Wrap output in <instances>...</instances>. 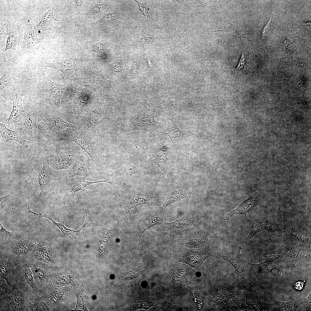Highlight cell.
Returning a JSON list of instances; mask_svg holds the SVG:
<instances>
[{
  "label": "cell",
  "instance_id": "1",
  "mask_svg": "<svg viewBox=\"0 0 311 311\" xmlns=\"http://www.w3.org/2000/svg\"><path fill=\"white\" fill-rule=\"evenodd\" d=\"M0 279V311H29L30 297L34 291L31 287L17 280L9 285Z\"/></svg>",
  "mask_w": 311,
  "mask_h": 311
},
{
  "label": "cell",
  "instance_id": "2",
  "mask_svg": "<svg viewBox=\"0 0 311 311\" xmlns=\"http://www.w3.org/2000/svg\"><path fill=\"white\" fill-rule=\"evenodd\" d=\"M219 244V239L215 238L210 244L201 248L190 249L181 247L177 252L175 259L179 262L185 263L196 270H200L205 259L212 256V253L217 249Z\"/></svg>",
  "mask_w": 311,
  "mask_h": 311
},
{
  "label": "cell",
  "instance_id": "3",
  "mask_svg": "<svg viewBox=\"0 0 311 311\" xmlns=\"http://www.w3.org/2000/svg\"><path fill=\"white\" fill-rule=\"evenodd\" d=\"M155 186L154 183L143 179L136 183L128 191L126 211L136 212L142 208L152 196Z\"/></svg>",
  "mask_w": 311,
  "mask_h": 311
},
{
  "label": "cell",
  "instance_id": "4",
  "mask_svg": "<svg viewBox=\"0 0 311 311\" xmlns=\"http://www.w3.org/2000/svg\"><path fill=\"white\" fill-rule=\"evenodd\" d=\"M43 122L47 133L52 139L57 141L68 139L77 129V126L65 122L57 112L50 114Z\"/></svg>",
  "mask_w": 311,
  "mask_h": 311
},
{
  "label": "cell",
  "instance_id": "5",
  "mask_svg": "<svg viewBox=\"0 0 311 311\" xmlns=\"http://www.w3.org/2000/svg\"><path fill=\"white\" fill-rule=\"evenodd\" d=\"M40 158L43 164L38 176L40 191L36 200L39 202H41L47 194L51 193L53 194L57 181V176L51 168L48 158L43 156Z\"/></svg>",
  "mask_w": 311,
  "mask_h": 311
},
{
  "label": "cell",
  "instance_id": "6",
  "mask_svg": "<svg viewBox=\"0 0 311 311\" xmlns=\"http://www.w3.org/2000/svg\"><path fill=\"white\" fill-rule=\"evenodd\" d=\"M35 283L39 294L48 287L51 282L52 270L50 265L34 259L30 257Z\"/></svg>",
  "mask_w": 311,
  "mask_h": 311
},
{
  "label": "cell",
  "instance_id": "7",
  "mask_svg": "<svg viewBox=\"0 0 311 311\" xmlns=\"http://www.w3.org/2000/svg\"><path fill=\"white\" fill-rule=\"evenodd\" d=\"M182 237V244L194 248L207 245L214 238L208 232L196 227L190 228Z\"/></svg>",
  "mask_w": 311,
  "mask_h": 311
},
{
  "label": "cell",
  "instance_id": "8",
  "mask_svg": "<svg viewBox=\"0 0 311 311\" xmlns=\"http://www.w3.org/2000/svg\"><path fill=\"white\" fill-rule=\"evenodd\" d=\"M12 257L16 280L28 285L33 290L38 293V289L34 280L30 259L29 258L23 259Z\"/></svg>",
  "mask_w": 311,
  "mask_h": 311
},
{
  "label": "cell",
  "instance_id": "9",
  "mask_svg": "<svg viewBox=\"0 0 311 311\" xmlns=\"http://www.w3.org/2000/svg\"><path fill=\"white\" fill-rule=\"evenodd\" d=\"M39 241L29 236L20 238L11 243L7 248L9 252L5 253L15 257L26 259L31 256Z\"/></svg>",
  "mask_w": 311,
  "mask_h": 311
},
{
  "label": "cell",
  "instance_id": "10",
  "mask_svg": "<svg viewBox=\"0 0 311 311\" xmlns=\"http://www.w3.org/2000/svg\"><path fill=\"white\" fill-rule=\"evenodd\" d=\"M166 101L161 102L151 107H146L141 111L133 119L131 126L135 129L145 131L151 130L162 123L154 119L155 113L160 105Z\"/></svg>",
  "mask_w": 311,
  "mask_h": 311
},
{
  "label": "cell",
  "instance_id": "11",
  "mask_svg": "<svg viewBox=\"0 0 311 311\" xmlns=\"http://www.w3.org/2000/svg\"><path fill=\"white\" fill-rule=\"evenodd\" d=\"M75 58L72 57L62 59L58 57L52 60L39 64V67H49L57 69L63 73L71 81L78 79V76L75 67Z\"/></svg>",
  "mask_w": 311,
  "mask_h": 311
},
{
  "label": "cell",
  "instance_id": "12",
  "mask_svg": "<svg viewBox=\"0 0 311 311\" xmlns=\"http://www.w3.org/2000/svg\"><path fill=\"white\" fill-rule=\"evenodd\" d=\"M196 218L186 213L179 218L171 222H162L160 225L162 230L172 235L181 236L197 221Z\"/></svg>",
  "mask_w": 311,
  "mask_h": 311
},
{
  "label": "cell",
  "instance_id": "13",
  "mask_svg": "<svg viewBox=\"0 0 311 311\" xmlns=\"http://www.w3.org/2000/svg\"><path fill=\"white\" fill-rule=\"evenodd\" d=\"M266 194L263 191H255L236 208L227 213L224 216L223 220H227L235 214L244 215L246 217L247 214L255 207L266 200Z\"/></svg>",
  "mask_w": 311,
  "mask_h": 311
},
{
  "label": "cell",
  "instance_id": "14",
  "mask_svg": "<svg viewBox=\"0 0 311 311\" xmlns=\"http://www.w3.org/2000/svg\"><path fill=\"white\" fill-rule=\"evenodd\" d=\"M70 138L89 155L92 164L97 165V152L91 137L84 131L77 129L71 134Z\"/></svg>",
  "mask_w": 311,
  "mask_h": 311
},
{
  "label": "cell",
  "instance_id": "15",
  "mask_svg": "<svg viewBox=\"0 0 311 311\" xmlns=\"http://www.w3.org/2000/svg\"><path fill=\"white\" fill-rule=\"evenodd\" d=\"M114 181L109 179L95 181H89L86 180L83 176H76L72 178L70 182L67 185L66 192L69 197L73 206L81 210L77 206L74 198L75 193L79 191H86L85 188L90 184L98 183L105 182L110 184H113Z\"/></svg>",
  "mask_w": 311,
  "mask_h": 311
},
{
  "label": "cell",
  "instance_id": "16",
  "mask_svg": "<svg viewBox=\"0 0 311 311\" xmlns=\"http://www.w3.org/2000/svg\"><path fill=\"white\" fill-rule=\"evenodd\" d=\"M70 94L65 92V97L69 105V113L75 117L81 112L87 105L89 98V94L83 91L73 92Z\"/></svg>",
  "mask_w": 311,
  "mask_h": 311
},
{
  "label": "cell",
  "instance_id": "17",
  "mask_svg": "<svg viewBox=\"0 0 311 311\" xmlns=\"http://www.w3.org/2000/svg\"><path fill=\"white\" fill-rule=\"evenodd\" d=\"M47 80L49 100L52 104L60 108L61 98L65 89L66 83L61 85L59 77L56 75H49Z\"/></svg>",
  "mask_w": 311,
  "mask_h": 311
},
{
  "label": "cell",
  "instance_id": "18",
  "mask_svg": "<svg viewBox=\"0 0 311 311\" xmlns=\"http://www.w3.org/2000/svg\"><path fill=\"white\" fill-rule=\"evenodd\" d=\"M11 100L13 103L12 109L5 124L8 126L14 124L15 130H18L22 128L23 118L26 112L23 109L22 99L19 94H15Z\"/></svg>",
  "mask_w": 311,
  "mask_h": 311
},
{
  "label": "cell",
  "instance_id": "19",
  "mask_svg": "<svg viewBox=\"0 0 311 311\" xmlns=\"http://www.w3.org/2000/svg\"><path fill=\"white\" fill-rule=\"evenodd\" d=\"M189 196L187 190L181 185L175 184L164 192L161 197L160 203L164 207L163 215L166 208L169 204L176 201L189 197Z\"/></svg>",
  "mask_w": 311,
  "mask_h": 311
},
{
  "label": "cell",
  "instance_id": "20",
  "mask_svg": "<svg viewBox=\"0 0 311 311\" xmlns=\"http://www.w3.org/2000/svg\"><path fill=\"white\" fill-rule=\"evenodd\" d=\"M164 207L159 205L153 212L147 217L139 220L137 224L140 241L141 237L144 232L148 230L149 231L152 227L158 225H160L163 222V217L161 214Z\"/></svg>",
  "mask_w": 311,
  "mask_h": 311
},
{
  "label": "cell",
  "instance_id": "21",
  "mask_svg": "<svg viewBox=\"0 0 311 311\" xmlns=\"http://www.w3.org/2000/svg\"><path fill=\"white\" fill-rule=\"evenodd\" d=\"M170 149L165 146H160L151 148L149 152L152 155L149 160L153 162L160 168L162 175L167 173L170 171L168 167L167 159Z\"/></svg>",
  "mask_w": 311,
  "mask_h": 311
},
{
  "label": "cell",
  "instance_id": "22",
  "mask_svg": "<svg viewBox=\"0 0 311 311\" xmlns=\"http://www.w3.org/2000/svg\"><path fill=\"white\" fill-rule=\"evenodd\" d=\"M35 260L51 265L55 261L54 253L48 244L39 241L30 256Z\"/></svg>",
  "mask_w": 311,
  "mask_h": 311
},
{
  "label": "cell",
  "instance_id": "23",
  "mask_svg": "<svg viewBox=\"0 0 311 311\" xmlns=\"http://www.w3.org/2000/svg\"><path fill=\"white\" fill-rule=\"evenodd\" d=\"M14 265L12 257L1 253L0 278L5 280L10 285L16 280L14 275Z\"/></svg>",
  "mask_w": 311,
  "mask_h": 311
},
{
  "label": "cell",
  "instance_id": "24",
  "mask_svg": "<svg viewBox=\"0 0 311 311\" xmlns=\"http://www.w3.org/2000/svg\"><path fill=\"white\" fill-rule=\"evenodd\" d=\"M282 261L287 263L299 262L308 263L311 262V249H303L292 246L285 256Z\"/></svg>",
  "mask_w": 311,
  "mask_h": 311
},
{
  "label": "cell",
  "instance_id": "25",
  "mask_svg": "<svg viewBox=\"0 0 311 311\" xmlns=\"http://www.w3.org/2000/svg\"><path fill=\"white\" fill-rule=\"evenodd\" d=\"M53 7H49V10L39 16L38 23L35 26L33 29L38 34H41L48 30H52L54 28L58 20L54 18L53 14Z\"/></svg>",
  "mask_w": 311,
  "mask_h": 311
},
{
  "label": "cell",
  "instance_id": "26",
  "mask_svg": "<svg viewBox=\"0 0 311 311\" xmlns=\"http://www.w3.org/2000/svg\"><path fill=\"white\" fill-rule=\"evenodd\" d=\"M16 84L5 69L0 80L1 100L11 99L15 94Z\"/></svg>",
  "mask_w": 311,
  "mask_h": 311
},
{
  "label": "cell",
  "instance_id": "27",
  "mask_svg": "<svg viewBox=\"0 0 311 311\" xmlns=\"http://www.w3.org/2000/svg\"><path fill=\"white\" fill-rule=\"evenodd\" d=\"M91 167L89 162L83 156H78L73 166L69 170L68 175L70 178L76 176H88L90 175Z\"/></svg>",
  "mask_w": 311,
  "mask_h": 311
},
{
  "label": "cell",
  "instance_id": "28",
  "mask_svg": "<svg viewBox=\"0 0 311 311\" xmlns=\"http://www.w3.org/2000/svg\"><path fill=\"white\" fill-rule=\"evenodd\" d=\"M5 125V124L0 123L1 143L2 145H5L9 141H14L19 143L23 146L28 147L30 144L34 143L23 139L17 130H10L6 127Z\"/></svg>",
  "mask_w": 311,
  "mask_h": 311
},
{
  "label": "cell",
  "instance_id": "29",
  "mask_svg": "<svg viewBox=\"0 0 311 311\" xmlns=\"http://www.w3.org/2000/svg\"><path fill=\"white\" fill-rule=\"evenodd\" d=\"M44 39L43 38L38 39L36 37L32 24H28L25 29L24 38L20 48L21 52L23 54L29 53L35 45L42 42Z\"/></svg>",
  "mask_w": 311,
  "mask_h": 311
},
{
  "label": "cell",
  "instance_id": "30",
  "mask_svg": "<svg viewBox=\"0 0 311 311\" xmlns=\"http://www.w3.org/2000/svg\"><path fill=\"white\" fill-rule=\"evenodd\" d=\"M170 119L172 122V125L169 131L163 132L157 131L154 132H160L165 134L170 138L171 142L174 143L183 142L191 135L190 131L183 130L179 128L175 118L173 117Z\"/></svg>",
  "mask_w": 311,
  "mask_h": 311
},
{
  "label": "cell",
  "instance_id": "31",
  "mask_svg": "<svg viewBox=\"0 0 311 311\" xmlns=\"http://www.w3.org/2000/svg\"><path fill=\"white\" fill-rule=\"evenodd\" d=\"M74 157L70 152H62L52 155L50 159L54 169L60 170L69 168L72 164Z\"/></svg>",
  "mask_w": 311,
  "mask_h": 311
},
{
  "label": "cell",
  "instance_id": "32",
  "mask_svg": "<svg viewBox=\"0 0 311 311\" xmlns=\"http://www.w3.org/2000/svg\"><path fill=\"white\" fill-rule=\"evenodd\" d=\"M84 79L86 82L96 83L105 88L111 87V82L100 71L92 68H87L84 71Z\"/></svg>",
  "mask_w": 311,
  "mask_h": 311
},
{
  "label": "cell",
  "instance_id": "33",
  "mask_svg": "<svg viewBox=\"0 0 311 311\" xmlns=\"http://www.w3.org/2000/svg\"><path fill=\"white\" fill-rule=\"evenodd\" d=\"M29 213L33 214L35 218L37 219H40L43 217H45L50 220L52 223L57 226L62 232V237L63 238H68L71 239H75V238L80 234L81 230L83 228L82 227L78 230H74L67 228L64 225V221H62L60 223H57L52 218L51 214L47 215L35 213L31 210L29 211Z\"/></svg>",
  "mask_w": 311,
  "mask_h": 311
},
{
  "label": "cell",
  "instance_id": "34",
  "mask_svg": "<svg viewBox=\"0 0 311 311\" xmlns=\"http://www.w3.org/2000/svg\"><path fill=\"white\" fill-rule=\"evenodd\" d=\"M26 130L33 133L43 134L47 133L45 128L43 122L26 112L23 120L22 127Z\"/></svg>",
  "mask_w": 311,
  "mask_h": 311
},
{
  "label": "cell",
  "instance_id": "35",
  "mask_svg": "<svg viewBox=\"0 0 311 311\" xmlns=\"http://www.w3.org/2000/svg\"><path fill=\"white\" fill-rule=\"evenodd\" d=\"M241 248L239 247L238 253H220L219 255L224 260L230 262L238 273H242L245 271L244 266L248 263L243 258L241 253Z\"/></svg>",
  "mask_w": 311,
  "mask_h": 311
},
{
  "label": "cell",
  "instance_id": "36",
  "mask_svg": "<svg viewBox=\"0 0 311 311\" xmlns=\"http://www.w3.org/2000/svg\"><path fill=\"white\" fill-rule=\"evenodd\" d=\"M102 113L98 108L95 109L89 113L83 121V126L87 130L94 129L100 123L102 117Z\"/></svg>",
  "mask_w": 311,
  "mask_h": 311
},
{
  "label": "cell",
  "instance_id": "37",
  "mask_svg": "<svg viewBox=\"0 0 311 311\" xmlns=\"http://www.w3.org/2000/svg\"><path fill=\"white\" fill-rule=\"evenodd\" d=\"M259 271L266 270L271 276L282 278L284 272L282 267L275 262H266L265 261L258 264H255Z\"/></svg>",
  "mask_w": 311,
  "mask_h": 311
},
{
  "label": "cell",
  "instance_id": "38",
  "mask_svg": "<svg viewBox=\"0 0 311 311\" xmlns=\"http://www.w3.org/2000/svg\"><path fill=\"white\" fill-rule=\"evenodd\" d=\"M291 245L286 247L281 246L277 249L272 251H265V255L266 262H275L278 263L282 261L285 256L291 248Z\"/></svg>",
  "mask_w": 311,
  "mask_h": 311
},
{
  "label": "cell",
  "instance_id": "39",
  "mask_svg": "<svg viewBox=\"0 0 311 311\" xmlns=\"http://www.w3.org/2000/svg\"><path fill=\"white\" fill-rule=\"evenodd\" d=\"M283 232L289 233L296 238L299 242L298 247L303 249L310 248L311 238L304 235L293 228L283 225Z\"/></svg>",
  "mask_w": 311,
  "mask_h": 311
},
{
  "label": "cell",
  "instance_id": "40",
  "mask_svg": "<svg viewBox=\"0 0 311 311\" xmlns=\"http://www.w3.org/2000/svg\"><path fill=\"white\" fill-rule=\"evenodd\" d=\"M29 311H49L50 309L43 301L41 296L33 291L31 293L29 301Z\"/></svg>",
  "mask_w": 311,
  "mask_h": 311
},
{
  "label": "cell",
  "instance_id": "41",
  "mask_svg": "<svg viewBox=\"0 0 311 311\" xmlns=\"http://www.w3.org/2000/svg\"><path fill=\"white\" fill-rule=\"evenodd\" d=\"M5 25L6 27V31L4 34H1V35L7 36L8 37L6 46L3 52L10 49L15 50L18 41L17 36L10 24L5 23Z\"/></svg>",
  "mask_w": 311,
  "mask_h": 311
},
{
  "label": "cell",
  "instance_id": "42",
  "mask_svg": "<svg viewBox=\"0 0 311 311\" xmlns=\"http://www.w3.org/2000/svg\"><path fill=\"white\" fill-rule=\"evenodd\" d=\"M257 219L264 230L266 229L270 231L273 235L275 236L283 232V225L276 224L271 220L265 217H261Z\"/></svg>",
  "mask_w": 311,
  "mask_h": 311
},
{
  "label": "cell",
  "instance_id": "43",
  "mask_svg": "<svg viewBox=\"0 0 311 311\" xmlns=\"http://www.w3.org/2000/svg\"><path fill=\"white\" fill-rule=\"evenodd\" d=\"M270 299L276 304L282 311H295L301 304L304 303L303 299L294 298L288 302L279 301L271 297Z\"/></svg>",
  "mask_w": 311,
  "mask_h": 311
},
{
  "label": "cell",
  "instance_id": "44",
  "mask_svg": "<svg viewBox=\"0 0 311 311\" xmlns=\"http://www.w3.org/2000/svg\"><path fill=\"white\" fill-rule=\"evenodd\" d=\"M82 1L80 0L68 1L67 2L64 9L67 10L71 14H79L81 13Z\"/></svg>",
  "mask_w": 311,
  "mask_h": 311
},
{
  "label": "cell",
  "instance_id": "45",
  "mask_svg": "<svg viewBox=\"0 0 311 311\" xmlns=\"http://www.w3.org/2000/svg\"><path fill=\"white\" fill-rule=\"evenodd\" d=\"M1 242H6L9 239H16L19 236V235L16 232H11L7 230L0 223Z\"/></svg>",
  "mask_w": 311,
  "mask_h": 311
},
{
  "label": "cell",
  "instance_id": "46",
  "mask_svg": "<svg viewBox=\"0 0 311 311\" xmlns=\"http://www.w3.org/2000/svg\"><path fill=\"white\" fill-rule=\"evenodd\" d=\"M152 39L150 36L147 35H142L136 36L135 39L132 43L128 46L142 47L151 41Z\"/></svg>",
  "mask_w": 311,
  "mask_h": 311
},
{
  "label": "cell",
  "instance_id": "47",
  "mask_svg": "<svg viewBox=\"0 0 311 311\" xmlns=\"http://www.w3.org/2000/svg\"><path fill=\"white\" fill-rule=\"evenodd\" d=\"M264 230L261 224L257 219L254 220L250 231L247 236L245 237V239L249 240L259 232Z\"/></svg>",
  "mask_w": 311,
  "mask_h": 311
},
{
  "label": "cell",
  "instance_id": "48",
  "mask_svg": "<svg viewBox=\"0 0 311 311\" xmlns=\"http://www.w3.org/2000/svg\"><path fill=\"white\" fill-rule=\"evenodd\" d=\"M116 18L115 14H111L105 15L103 18L96 22V24L102 26H105L114 22Z\"/></svg>",
  "mask_w": 311,
  "mask_h": 311
},
{
  "label": "cell",
  "instance_id": "49",
  "mask_svg": "<svg viewBox=\"0 0 311 311\" xmlns=\"http://www.w3.org/2000/svg\"><path fill=\"white\" fill-rule=\"evenodd\" d=\"M140 70L139 63L137 61L133 62L131 68V75L132 78L134 79L138 75Z\"/></svg>",
  "mask_w": 311,
  "mask_h": 311
},
{
  "label": "cell",
  "instance_id": "50",
  "mask_svg": "<svg viewBox=\"0 0 311 311\" xmlns=\"http://www.w3.org/2000/svg\"><path fill=\"white\" fill-rule=\"evenodd\" d=\"M86 213V217L85 223L83 227H88L93 224V221L91 218V214L88 209H85L84 210Z\"/></svg>",
  "mask_w": 311,
  "mask_h": 311
},
{
  "label": "cell",
  "instance_id": "51",
  "mask_svg": "<svg viewBox=\"0 0 311 311\" xmlns=\"http://www.w3.org/2000/svg\"><path fill=\"white\" fill-rule=\"evenodd\" d=\"M109 67L111 69L115 72L120 73L124 72L121 64L119 63H113L109 65Z\"/></svg>",
  "mask_w": 311,
  "mask_h": 311
},
{
  "label": "cell",
  "instance_id": "52",
  "mask_svg": "<svg viewBox=\"0 0 311 311\" xmlns=\"http://www.w3.org/2000/svg\"><path fill=\"white\" fill-rule=\"evenodd\" d=\"M304 303L306 305V311H310L311 310V293L307 297L303 298Z\"/></svg>",
  "mask_w": 311,
  "mask_h": 311
},
{
  "label": "cell",
  "instance_id": "53",
  "mask_svg": "<svg viewBox=\"0 0 311 311\" xmlns=\"http://www.w3.org/2000/svg\"><path fill=\"white\" fill-rule=\"evenodd\" d=\"M104 5L103 4H100L96 5L92 7L91 12L93 13H97L101 12L104 9Z\"/></svg>",
  "mask_w": 311,
  "mask_h": 311
},
{
  "label": "cell",
  "instance_id": "54",
  "mask_svg": "<svg viewBox=\"0 0 311 311\" xmlns=\"http://www.w3.org/2000/svg\"><path fill=\"white\" fill-rule=\"evenodd\" d=\"M245 57L244 54L242 53L240 57L239 63L236 69V70H240L242 69L244 67Z\"/></svg>",
  "mask_w": 311,
  "mask_h": 311
},
{
  "label": "cell",
  "instance_id": "55",
  "mask_svg": "<svg viewBox=\"0 0 311 311\" xmlns=\"http://www.w3.org/2000/svg\"><path fill=\"white\" fill-rule=\"evenodd\" d=\"M271 18H270L269 22L266 24L265 26L263 29L262 30V37H261L262 39H263L266 36V35L267 33V31L268 30V29L269 27L270 23Z\"/></svg>",
  "mask_w": 311,
  "mask_h": 311
},
{
  "label": "cell",
  "instance_id": "56",
  "mask_svg": "<svg viewBox=\"0 0 311 311\" xmlns=\"http://www.w3.org/2000/svg\"><path fill=\"white\" fill-rule=\"evenodd\" d=\"M304 283L302 282L299 281L296 283L294 285V287L298 290L301 289L303 286Z\"/></svg>",
  "mask_w": 311,
  "mask_h": 311
},
{
  "label": "cell",
  "instance_id": "57",
  "mask_svg": "<svg viewBox=\"0 0 311 311\" xmlns=\"http://www.w3.org/2000/svg\"><path fill=\"white\" fill-rule=\"evenodd\" d=\"M290 263L292 267L295 268L302 271H304L305 270V269L304 268L297 264L296 263V262H291Z\"/></svg>",
  "mask_w": 311,
  "mask_h": 311
},
{
  "label": "cell",
  "instance_id": "58",
  "mask_svg": "<svg viewBox=\"0 0 311 311\" xmlns=\"http://www.w3.org/2000/svg\"><path fill=\"white\" fill-rule=\"evenodd\" d=\"M10 197L15 198V197H14L10 196H3V197H1L0 198V202L3 200V199H4L5 198H8V197Z\"/></svg>",
  "mask_w": 311,
  "mask_h": 311
},
{
  "label": "cell",
  "instance_id": "59",
  "mask_svg": "<svg viewBox=\"0 0 311 311\" xmlns=\"http://www.w3.org/2000/svg\"><path fill=\"white\" fill-rule=\"evenodd\" d=\"M306 23V24H307V25H308V26H309V27H310V26H311V24H310V22H308V23Z\"/></svg>",
  "mask_w": 311,
  "mask_h": 311
}]
</instances>
